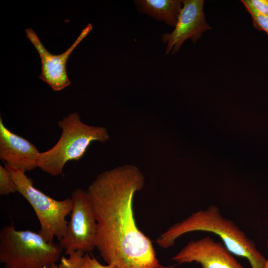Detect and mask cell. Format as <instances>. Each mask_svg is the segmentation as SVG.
Instances as JSON below:
<instances>
[{
  "label": "cell",
  "mask_w": 268,
  "mask_h": 268,
  "mask_svg": "<svg viewBox=\"0 0 268 268\" xmlns=\"http://www.w3.org/2000/svg\"><path fill=\"white\" fill-rule=\"evenodd\" d=\"M63 250L39 233L18 230L12 225L0 231V262L5 268H50L61 258Z\"/></svg>",
  "instance_id": "277c9868"
},
{
  "label": "cell",
  "mask_w": 268,
  "mask_h": 268,
  "mask_svg": "<svg viewBox=\"0 0 268 268\" xmlns=\"http://www.w3.org/2000/svg\"><path fill=\"white\" fill-rule=\"evenodd\" d=\"M61 136L53 147L41 152L38 167L52 176L61 175L66 164L78 161L95 141L105 142L109 138L107 130L83 123L77 112L68 114L58 122Z\"/></svg>",
  "instance_id": "3957f363"
},
{
  "label": "cell",
  "mask_w": 268,
  "mask_h": 268,
  "mask_svg": "<svg viewBox=\"0 0 268 268\" xmlns=\"http://www.w3.org/2000/svg\"><path fill=\"white\" fill-rule=\"evenodd\" d=\"M71 198L70 219L59 244L68 255L76 251L91 252L96 248L97 224L88 194L77 188L73 191Z\"/></svg>",
  "instance_id": "8992f818"
},
{
  "label": "cell",
  "mask_w": 268,
  "mask_h": 268,
  "mask_svg": "<svg viewBox=\"0 0 268 268\" xmlns=\"http://www.w3.org/2000/svg\"><path fill=\"white\" fill-rule=\"evenodd\" d=\"M248 12L251 15L254 26L257 29L265 32L268 36V16L252 11Z\"/></svg>",
  "instance_id": "9a60e30c"
},
{
  "label": "cell",
  "mask_w": 268,
  "mask_h": 268,
  "mask_svg": "<svg viewBox=\"0 0 268 268\" xmlns=\"http://www.w3.org/2000/svg\"><path fill=\"white\" fill-rule=\"evenodd\" d=\"M82 268H121L119 267L107 264H101L94 257H90L88 254L84 255Z\"/></svg>",
  "instance_id": "2e32d148"
},
{
  "label": "cell",
  "mask_w": 268,
  "mask_h": 268,
  "mask_svg": "<svg viewBox=\"0 0 268 268\" xmlns=\"http://www.w3.org/2000/svg\"><path fill=\"white\" fill-rule=\"evenodd\" d=\"M246 10L254 11L268 16V0H242Z\"/></svg>",
  "instance_id": "5bb4252c"
},
{
  "label": "cell",
  "mask_w": 268,
  "mask_h": 268,
  "mask_svg": "<svg viewBox=\"0 0 268 268\" xmlns=\"http://www.w3.org/2000/svg\"><path fill=\"white\" fill-rule=\"evenodd\" d=\"M50 268H64L60 264L57 265L56 264L53 265Z\"/></svg>",
  "instance_id": "d6986e66"
},
{
  "label": "cell",
  "mask_w": 268,
  "mask_h": 268,
  "mask_svg": "<svg viewBox=\"0 0 268 268\" xmlns=\"http://www.w3.org/2000/svg\"><path fill=\"white\" fill-rule=\"evenodd\" d=\"M203 4V0H183L174 30L161 35L162 43L166 44V54H174L186 40L196 42L203 32L211 29L205 19Z\"/></svg>",
  "instance_id": "52a82bcc"
},
{
  "label": "cell",
  "mask_w": 268,
  "mask_h": 268,
  "mask_svg": "<svg viewBox=\"0 0 268 268\" xmlns=\"http://www.w3.org/2000/svg\"><path fill=\"white\" fill-rule=\"evenodd\" d=\"M196 231L215 234L233 255L246 259L252 268H263L266 259L254 242L233 220L223 216L214 205L194 212L175 223L158 237L156 243L163 248H168L180 237Z\"/></svg>",
  "instance_id": "7a4b0ae2"
},
{
  "label": "cell",
  "mask_w": 268,
  "mask_h": 268,
  "mask_svg": "<svg viewBox=\"0 0 268 268\" xmlns=\"http://www.w3.org/2000/svg\"><path fill=\"white\" fill-rule=\"evenodd\" d=\"M17 192L16 186L9 172L0 165V195L7 196Z\"/></svg>",
  "instance_id": "7c38bea8"
},
{
  "label": "cell",
  "mask_w": 268,
  "mask_h": 268,
  "mask_svg": "<svg viewBox=\"0 0 268 268\" xmlns=\"http://www.w3.org/2000/svg\"><path fill=\"white\" fill-rule=\"evenodd\" d=\"M172 260L180 264L196 262L202 268H244L222 242L209 236L189 242Z\"/></svg>",
  "instance_id": "9c48e42d"
},
{
  "label": "cell",
  "mask_w": 268,
  "mask_h": 268,
  "mask_svg": "<svg viewBox=\"0 0 268 268\" xmlns=\"http://www.w3.org/2000/svg\"><path fill=\"white\" fill-rule=\"evenodd\" d=\"M40 152L34 144L8 129L0 117V159L25 172L38 167Z\"/></svg>",
  "instance_id": "30bf717a"
},
{
  "label": "cell",
  "mask_w": 268,
  "mask_h": 268,
  "mask_svg": "<svg viewBox=\"0 0 268 268\" xmlns=\"http://www.w3.org/2000/svg\"><path fill=\"white\" fill-rule=\"evenodd\" d=\"M92 28V25L88 23L70 47L60 55H53L50 53L31 28L25 30L27 38L38 52L41 59V71L39 78L49 85L54 91L62 90L70 85V81L66 68L67 59L74 49Z\"/></svg>",
  "instance_id": "ba28073f"
},
{
  "label": "cell",
  "mask_w": 268,
  "mask_h": 268,
  "mask_svg": "<svg viewBox=\"0 0 268 268\" xmlns=\"http://www.w3.org/2000/svg\"><path fill=\"white\" fill-rule=\"evenodd\" d=\"M84 254L80 251H74L68 255V258L62 257L60 264L64 268H82Z\"/></svg>",
  "instance_id": "4fadbf2b"
},
{
  "label": "cell",
  "mask_w": 268,
  "mask_h": 268,
  "mask_svg": "<svg viewBox=\"0 0 268 268\" xmlns=\"http://www.w3.org/2000/svg\"><path fill=\"white\" fill-rule=\"evenodd\" d=\"M144 178L133 165L99 174L87 191L97 224L96 248L107 264L121 268H156L150 239L136 224L133 200Z\"/></svg>",
  "instance_id": "6da1fadb"
},
{
  "label": "cell",
  "mask_w": 268,
  "mask_h": 268,
  "mask_svg": "<svg viewBox=\"0 0 268 268\" xmlns=\"http://www.w3.org/2000/svg\"><path fill=\"white\" fill-rule=\"evenodd\" d=\"M175 266H166L159 264L156 268H174Z\"/></svg>",
  "instance_id": "e0dca14e"
},
{
  "label": "cell",
  "mask_w": 268,
  "mask_h": 268,
  "mask_svg": "<svg viewBox=\"0 0 268 268\" xmlns=\"http://www.w3.org/2000/svg\"><path fill=\"white\" fill-rule=\"evenodd\" d=\"M4 166L15 183L17 192L32 207L40 225L38 233L49 242H53L55 238L60 241L67 231L66 217L72 210L71 198L55 200L36 188L23 170L6 164Z\"/></svg>",
  "instance_id": "5b68a950"
},
{
  "label": "cell",
  "mask_w": 268,
  "mask_h": 268,
  "mask_svg": "<svg viewBox=\"0 0 268 268\" xmlns=\"http://www.w3.org/2000/svg\"><path fill=\"white\" fill-rule=\"evenodd\" d=\"M134 2L139 12L174 27L183 6L181 0H136Z\"/></svg>",
  "instance_id": "8fae6325"
},
{
  "label": "cell",
  "mask_w": 268,
  "mask_h": 268,
  "mask_svg": "<svg viewBox=\"0 0 268 268\" xmlns=\"http://www.w3.org/2000/svg\"><path fill=\"white\" fill-rule=\"evenodd\" d=\"M267 247H268V238L267 241ZM263 268H268V258H267V259H266V262L265 263Z\"/></svg>",
  "instance_id": "ac0fdd59"
}]
</instances>
